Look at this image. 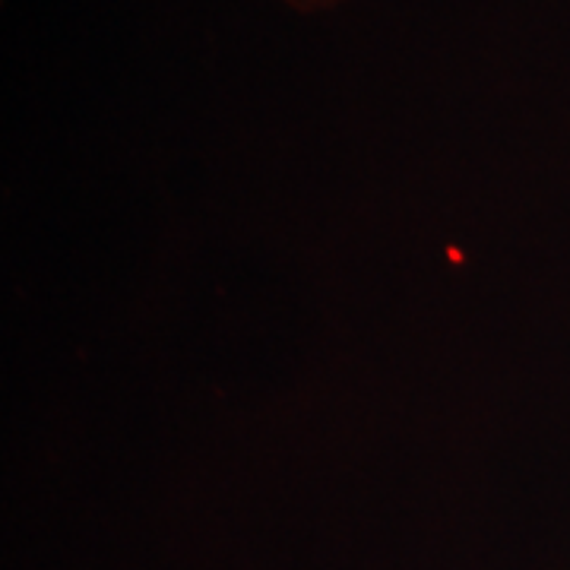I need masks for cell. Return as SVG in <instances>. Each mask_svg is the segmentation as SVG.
<instances>
[{
    "instance_id": "6da1fadb",
    "label": "cell",
    "mask_w": 570,
    "mask_h": 570,
    "mask_svg": "<svg viewBox=\"0 0 570 570\" xmlns=\"http://www.w3.org/2000/svg\"><path fill=\"white\" fill-rule=\"evenodd\" d=\"M292 7H311V10H321V7H330V3H340V0H285Z\"/></svg>"
}]
</instances>
